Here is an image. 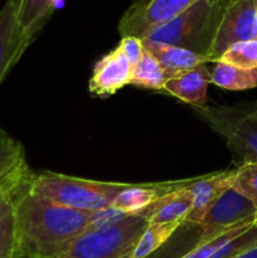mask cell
Segmentation results:
<instances>
[{"instance_id": "obj_29", "label": "cell", "mask_w": 257, "mask_h": 258, "mask_svg": "<svg viewBox=\"0 0 257 258\" xmlns=\"http://www.w3.org/2000/svg\"><path fill=\"white\" fill-rule=\"evenodd\" d=\"M256 227H257V226H256Z\"/></svg>"}, {"instance_id": "obj_23", "label": "cell", "mask_w": 257, "mask_h": 258, "mask_svg": "<svg viewBox=\"0 0 257 258\" xmlns=\"http://www.w3.org/2000/svg\"><path fill=\"white\" fill-rule=\"evenodd\" d=\"M232 188L257 207V163L246 161L234 169Z\"/></svg>"}, {"instance_id": "obj_21", "label": "cell", "mask_w": 257, "mask_h": 258, "mask_svg": "<svg viewBox=\"0 0 257 258\" xmlns=\"http://www.w3.org/2000/svg\"><path fill=\"white\" fill-rule=\"evenodd\" d=\"M28 166L24 149L17 140L0 128V181Z\"/></svg>"}, {"instance_id": "obj_10", "label": "cell", "mask_w": 257, "mask_h": 258, "mask_svg": "<svg viewBox=\"0 0 257 258\" xmlns=\"http://www.w3.org/2000/svg\"><path fill=\"white\" fill-rule=\"evenodd\" d=\"M133 68L118 47L97 60L93 68L88 90L93 95L106 97L130 85Z\"/></svg>"}, {"instance_id": "obj_28", "label": "cell", "mask_w": 257, "mask_h": 258, "mask_svg": "<svg viewBox=\"0 0 257 258\" xmlns=\"http://www.w3.org/2000/svg\"><path fill=\"white\" fill-rule=\"evenodd\" d=\"M253 223H254V226H257V212H256V213H254V217H253Z\"/></svg>"}, {"instance_id": "obj_7", "label": "cell", "mask_w": 257, "mask_h": 258, "mask_svg": "<svg viewBox=\"0 0 257 258\" xmlns=\"http://www.w3.org/2000/svg\"><path fill=\"white\" fill-rule=\"evenodd\" d=\"M253 39H257V0H231L217 30L209 62H218L231 45Z\"/></svg>"}, {"instance_id": "obj_2", "label": "cell", "mask_w": 257, "mask_h": 258, "mask_svg": "<svg viewBox=\"0 0 257 258\" xmlns=\"http://www.w3.org/2000/svg\"><path fill=\"white\" fill-rule=\"evenodd\" d=\"M231 0H198L170 22L149 32L143 39L191 50L209 59L217 30Z\"/></svg>"}, {"instance_id": "obj_9", "label": "cell", "mask_w": 257, "mask_h": 258, "mask_svg": "<svg viewBox=\"0 0 257 258\" xmlns=\"http://www.w3.org/2000/svg\"><path fill=\"white\" fill-rule=\"evenodd\" d=\"M32 42L18 20L17 0H7L0 10V85Z\"/></svg>"}, {"instance_id": "obj_13", "label": "cell", "mask_w": 257, "mask_h": 258, "mask_svg": "<svg viewBox=\"0 0 257 258\" xmlns=\"http://www.w3.org/2000/svg\"><path fill=\"white\" fill-rule=\"evenodd\" d=\"M191 206L193 196L189 186H185L164 194L145 209L139 212L136 216L145 218L149 224H164L173 222L184 223Z\"/></svg>"}, {"instance_id": "obj_24", "label": "cell", "mask_w": 257, "mask_h": 258, "mask_svg": "<svg viewBox=\"0 0 257 258\" xmlns=\"http://www.w3.org/2000/svg\"><path fill=\"white\" fill-rule=\"evenodd\" d=\"M254 246H257V227L253 224L243 233L223 244L209 258H234Z\"/></svg>"}, {"instance_id": "obj_20", "label": "cell", "mask_w": 257, "mask_h": 258, "mask_svg": "<svg viewBox=\"0 0 257 258\" xmlns=\"http://www.w3.org/2000/svg\"><path fill=\"white\" fill-rule=\"evenodd\" d=\"M165 82L166 78L161 66L150 53L144 49L140 60L133 70L130 85L163 92Z\"/></svg>"}, {"instance_id": "obj_18", "label": "cell", "mask_w": 257, "mask_h": 258, "mask_svg": "<svg viewBox=\"0 0 257 258\" xmlns=\"http://www.w3.org/2000/svg\"><path fill=\"white\" fill-rule=\"evenodd\" d=\"M181 222L164 224H148L139 238L130 258H148L164 246L181 226Z\"/></svg>"}, {"instance_id": "obj_8", "label": "cell", "mask_w": 257, "mask_h": 258, "mask_svg": "<svg viewBox=\"0 0 257 258\" xmlns=\"http://www.w3.org/2000/svg\"><path fill=\"white\" fill-rule=\"evenodd\" d=\"M256 212L257 207L252 202L233 188H229L212 207L201 223L197 224L201 229L199 246L217 238L243 222L253 219Z\"/></svg>"}, {"instance_id": "obj_25", "label": "cell", "mask_w": 257, "mask_h": 258, "mask_svg": "<svg viewBox=\"0 0 257 258\" xmlns=\"http://www.w3.org/2000/svg\"><path fill=\"white\" fill-rule=\"evenodd\" d=\"M253 224H254L253 219L243 222V223L238 224V226L234 227V228L229 229V231L226 232V233L221 234V236L217 237V238L212 239V241L207 242V243H203L201 244V246L196 247V248L191 249L189 253H186L185 256H183L181 258H209L214 253V252L217 251V249L221 248L223 244H226L227 242L233 239L234 237L243 233L244 231H247V229H248L251 226H253Z\"/></svg>"}, {"instance_id": "obj_19", "label": "cell", "mask_w": 257, "mask_h": 258, "mask_svg": "<svg viewBox=\"0 0 257 258\" xmlns=\"http://www.w3.org/2000/svg\"><path fill=\"white\" fill-rule=\"evenodd\" d=\"M0 197V258H17L14 197Z\"/></svg>"}, {"instance_id": "obj_22", "label": "cell", "mask_w": 257, "mask_h": 258, "mask_svg": "<svg viewBox=\"0 0 257 258\" xmlns=\"http://www.w3.org/2000/svg\"><path fill=\"white\" fill-rule=\"evenodd\" d=\"M218 62L227 63L243 70H257V39L239 42L231 45Z\"/></svg>"}, {"instance_id": "obj_5", "label": "cell", "mask_w": 257, "mask_h": 258, "mask_svg": "<svg viewBox=\"0 0 257 258\" xmlns=\"http://www.w3.org/2000/svg\"><path fill=\"white\" fill-rule=\"evenodd\" d=\"M196 112L226 140L242 163H257V103L194 107Z\"/></svg>"}, {"instance_id": "obj_14", "label": "cell", "mask_w": 257, "mask_h": 258, "mask_svg": "<svg viewBox=\"0 0 257 258\" xmlns=\"http://www.w3.org/2000/svg\"><path fill=\"white\" fill-rule=\"evenodd\" d=\"M143 45L144 49L150 53L161 66L166 81L174 80L197 66L209 63V59L204 55L165 43L143 39Z\"/></svg>"}, {"instance_id": "obj_6", "label": "cell", "mask_w": 257, "mask_h": 258, "mask_svg": "<svg viewBox=\"0 0 257 258\" xmlns=\"http://www.w3.org/2000/svg\"><path fill=\"white\" fill-rule=\"evenodd\" d=\"M198 0H136L118 22L121 37L143 39L149 32L170 22Z\"/></svg>"}, {"instance_id": "obj_26", "label": "cell", "mask_w": 257, "mask_h": 258, "mask_svg": "<svg viewBox=\"0 0 257 258\" xmlns=\"http://www.w3.org/2000/svg\"><path fill=\"white\" fill-rule=\"evenodd\" d=\"M117 47L120 48L121 52L123 53L126 59L130 63L131 68L134 70L144 53L143 39L136 37H121V40Z\"/></svg>"}, {"instance_id": "obj_17", "label": "cell", "mask_w": 257, "mask_h": 258, "mask_svg": "<svg viewBox=\"0 0 257 258\" xmlns=\"http://www.w3.org/2000/svg\"><path fill=\"white\" fill-rule=\"evenodd\" d=\"M212 83L223 90L246 91L257 87V70H243L223 62H216Z\"/></svg>"}, {"instance_id": "obj_1", "label": "cell", "mask_w": 257, "mask_h": 258, "mask_svg": "<svg viewBox=\"0 0 257 258\" xmlns=\"http://www.w3.org/2000/svg\"><path fill=\"white\" fill-rule=\"evenodd\" d=\"M93 213L54 203L32 190L29 181L14 197L17 258L60 256L87 231Z\"/></svg>"}, {"instance_id": "obj_4", "label": "cell", "mask_w": 257, "mask_h": 258, "mask_svg": "<svg viewBox=\"0 0 257 258\" xmlns=\"http://www.w3.org/2000/svg\"><path fill=\"white\" fill-rule=\"evenodd\" d=\"M140 216H127L107 226L81 234L57 258H130L148 227Z\"/></svg>"}, {"instance_id": "obj_12", "label": "cell", "mask_w": 257, "mask_h": 258, "mask_svg": "<svg viewBox=\"0 0 257 258\" xmlns=\"http://www.w3.org/2000/svg\"><path fill=\"white\" fill-rule=\"evenodd\" d=\"M198 179L189 178L180 180L158 181V183H143V184H128L117 197L112 204V208L118 209L126 216H136L139 212L150 206L153 202L160 198L161 196L176 189L185 188L193 184Z\"/></svg>"}, {"instance_id": "obj_15", "label": "cell", "mask_w": 257, "mask_h": 258, "mask_svg": "<svg viewBox=\"0 0 257 258\" xmlns=\"http://www.w3.org/2000/svg\"><path fill=\"white\" fill-rule=\"evenodd\" d=\"M209 83H212V72L207 63H203L174 80L166 81L163 92L189 103L193 108L204 107Z\"/></svg>"}, {"instance_id": "obj_27", "label": "cell", "mask_w": 257, "mask_h": 258, "mask_svg": "<svg viewBox=\"0 0 257 258\" xmlns=\"http://www.w3.org/2000/svg\"><path fill=\"white\" fill-rule=\"evenodd\" d=\"M234 258H257V246L252 247L248 251L243 252V253L238 254V256H236Z\"/></svg>"}, {"instance_id": "obj_16", "label": "cell", "mask_w": 257, "mask_h": 258, "mask_svg": "<svg viewBox=\"0 0 257 258\" xmlns=\"http://www.w3.org/2000/svg\"><path fill=\"white\" fill-rule=\"evenodd\" d=\"M62 0H17V13L20 27L34 40Z\"/></svg>"}, {"instance_id": "obj_3", "label": "cell", "mask_w": 257, "mask_h": 258, "mask_svg": "<svg viewBox=\"0 0 257 258\" xmlns=\"http://www.w3.org/2000/svg\"><path fill=\"white\" fill-rule=\"evenodd\" d=\"M127 185V183L91 180L52 171L34 174L30 180V188L39 196L85 212H100L112 207L116 197Z\"/></svg>"}, {"instance_id": "obj_11", "label": "cell", "mask_w": 257, "mask_h": 258, "mask_svg": "<svg viewBox=\"0 0 257 258\" xmlns=\"http://www.w3.org/2000/svg\"><path fill=\"white\" fill-rule=\"evenodd\" d=\"M234 170L219 171V173L198 176V179L191 185H189L193 196V206L184 223L194 224V226L201 223L202 219L207 216L217 201L229 188H232Z\"/></svg>"}]
</instances>
